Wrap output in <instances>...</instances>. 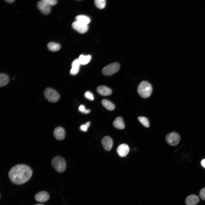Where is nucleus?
Wrapping results in <instances>:
<instances>
[{"instance_id":"nucleus-1","label":"nucleus","mask_w":205,"mask_h":205,"mask_svg":"<svg viewBox=\"0 0 205 205\" xmlns=\"http://www.w3.org/2000/svg\"><path fill=\"white\" fill-rule=\"evenodd\" d=\"M32 174V170L29 167L20 164L13 167L10 169L8 176L13 183L17 184H21L27 182Z\"/></svg>"},{"instance_id":"nucleus-2","label":"nucleus","mask_w":205,"mask_h":205,"mask_svg":"<svg viewBox=\"0 0 205 205\" xmlns=\"http://www.w3.org/2000/svg\"><path fill=\"white\" fill-rule=\"evenodd\" d=\"M137 91L139 94L142 97L147 98L150 96L152 93V87L147 81H143L138 85Z\"/></svg>"},{"instance_id":"nucleus-3","label":"nucleus","mask_w":205,"mask_h":205,"mask_svg":"<svg viewBox=\"0 0 205 205\" xmlns=\"http://www.w3.org/2000/svg\"><path fill=\"white\" fill-rule=\"evenodd\" d=\"M51 164L53 168L58 172L62 173L65 170L66 163L65 159L62 157L57 156L52 159Z\"/></svg>"},{"instance_id":"nucleus-4","label":"nucleus","mask_w":205,"mask_h":205,"mask_svg":"<svg viewBox=\"0 0 205 205\" xmlns=\"http://www.w3.org/2000/svg\"><path fill=\"white\" fill-rule=\"evenodd\" d=\"M44 94L45 98L49 101L52 102H56L60 98L59 93L54 89L48 87L44 91Z\"/></svg>"},{"instance_id":"nucleus-5","label":"nucleus","mask_w":205,"mask_h":205,"mask_svg":"<svg viewBox=\"0 0 205 205\" xmlns=\"http://www.w3.org/2000/svg\"><path fill=\"white\" fill-rule=\"evenodd\" d=\"M120 68V65L117 62H114L110 64L105 67L102 69V73L106 76H110L117 72Z\"/></svg>"},{"instance_id":"nucleus-6","label":"nucleus","mask_w":205,"mask_h":205,"mask_svg":"<svg viewBox=\"0 0 205 205\" xmlns=\"http://www.w3.org/2000/svg\"><path fill=\"white\" fill-rule=\"evenodd\" d=\"M50 0H42L37 3L38 9L44 14L48 15L51 11V5Z\"/></svg>"},{"instance_id":"nucleus-7","label":"nucleus","mask_w":205,"mask_h":205,"mask_svg":"<svg viewBox=\"0 0 205 205\" xmlns=\"http://www.w3.org/2000/svg\"><path fill=\"white\" fill-rule=\"evenodd\" d=\"M165 139L168 144L171 146H175L179 143L180 137L177 133L172 132L168 134L166 136Z\"/></svg>"},{"instance_id":"nucleus-8","label":"nucleus","mask_w":205,"mask_h":205,"mask_svg":"<svg viewBox=\"0 0 205 205\" xmlns=\"http://www.w3.org/2000/svg\"><path fill=\"white\" fill-rule=\"evenodd\" d=\"M72 26L74 29L81 34L85 33L88 29V25L83 24L76 21L72 23Z\"/></svg>"},{"instance_id":"nucleus-9","label":"nucleus","mask_w":205,"mask_h":205,"mask_svg":"<svg viewBox=\"0 0 205 205\" xmlns=\"http://www.w3.org/2000/svg\"><path fill=\"white\" fill-rule=\"evenodd\" d=\"M101 143L105 150L110 151L113 146V141L112 139L109 136H104L101 140Z\"/></svg>"},{"instance_id":"nucleus-10","label":"nucleus","mask_w":205,"mask_h":205,"mask_svg":"<svg viewBox=\"0 0 205 205\" xmlns=\"http://www.w3.org/2000/svg\"><path fill=\"white\" fill-rule=\"evenodd\" d=\"M129 151V146L127 144H125L120 145L116 149V151L118 154L121 157H125L128 154Z\"/></svg>"},{"instance_id":"nucleus-11","label":"nucleus","mask_w":205,"mask_h":205,"mask_svg":"<svg viewBox=\"0 0 205 205\" xmlns=\"http://www.w3.org/2000/svg\"><path fill=\"white\" fill-rule=\"evenodd\" d=\"M53 135L55 138L58 140H62L65 136V132L62 127L58 126L56 127L53 132Z\"/></svg>"},{"instance_id":"nucleus-12","label":"nucleus","mask_w":205,"mask_h":205,"mask_svg":"<svg viewBox=\"0 0 205 205\" xmlns=\"http://www.w3.org/2000/svg\"><path fill=\"white\" fill-rule=\"evenodd\" d=\"M36 200L40 202H44L47 201L49 198V195L47 192L42 191L37 193L35 195Z\"/></svg>"},{"instance_id":"nucleus-13","label":"nucleus","mask_w":205,"mask_h":205,"mask_svg":"<svg viewBox=\"0 0 205 205\" xmlns=\"http://www.w3.org/2000/svg\"><path fill=\"white\" fill-rule=\"evenodd\" d=\"M200 201L199 197L196 195L191 194L188 196L185 200L186 205H196Z\"/></svg>"},{"instance_id":"nucleus-14","label":"nucleus","mask_w":205,"mask_h":205,"mask_svg":"<svg viewBox=\"0 0 205 205\" xmlns=\"http://www.w3.org/2000/svg\"><path fill=\"white\" fill-rule=\"evenodd\" d=\"M80 65L78 59H75L71 63V68L70 71V74L72 75L77 74L79 71Z\"/></svg>"},{"instance_id":"nucleus-15","label":"nucleus","mask_w":205,"mask_h":205,"mask_svg":"<svg viewBox=\"0 0 205 205\" xmlns=\"http://www.w3.org/2000/svg\"><path fill=\"white\" fill-rule=\"evenodd\" d=\"M97 90L99 94L102 96H108L110 95L112 93L111 90L105 86L102 85L98 87Z\"/></svg>"},{"instance_id":"nucleus-16","label":"nucleus","mask_w":205,"mask_h":205,"mask_svg":"<svg viewBox=\"0 0 205 205\" xmlns=\"http://www.w3.org/2000/svg\"><path fill=\"white\" fill-rule=\"evenodd\" d=\"M75 21L83 24L87 25L91 22L90 18L84 15H79L75 18Z\"/></svg>"},{"instance_id":"nucleus-17","label":"nucleus","mask_w":205,"mask_h":205,"mask_svg":"<svg viewBox=\"0 0 205 205\" xmlns=\"http://www.w3.org/2000/svg\"><path fill=\"white\" fill-rule=\"evenodd\" d=\"M113 124L114 126L118 129H123L125 127L123 120L120 117L116 118L114 121Z\"/></svg>"},{"instance_id":"nucleus-18","label":"nucleus","mask_w":205,"mask_h":205,"mask_svg":"<svg viewBox=\"0 0 205 205\" xmlns=\"http://www.w3.org/2000/svg\"><path fill=\"white\" fill-rule=\"evenodd\" d=\"M91 56L90 55H84L81 54L78 59L81 65H85L88 64L91 61Z\"/></svg>"},{"instance_id":"nucleus-19","label":"nucleus","mask_w":205,"mask_h":205,"mask_svg":"<svg viewBox=\"0 0 205 205\" xmlns=\"http://www.w3.org/2000/svg\"><path fill=\"white\" fill-rule=\"evenodd\" d=\"M9 81V76L6 74L1 73L0 74V86L3 87L6 85Z\"/></svg>"},{"instance_id":"nucleus-20","label":"nucleus","mask_w":205,"mask_h":205,"mask_svg":"<svg viewBox=\"0 0 205 205\" xmlns=\"http://www.w3.org/2000/svg\"><path fill=\"white\" fill-rule=\"evenodd\" d=\"M48 49L52 52H56L59 50L61 48L60 45L57 43L50 42L47 45Z\"/></svg>"},{"instance_id":"nucleus-21","label":"nucleus","mask_w":205,"mask_h":205,"mask_svg":"<svg viewBox=\"0 0 205 205\" xmlns=\"http://www.w3.org/2000/svg\"><path fill=\"white\" fill-rule=\"evenodd\" d=\"M101 103L102 105L107 109L112 110L114 109L115 106L110 101L106 99H103Z\"/></svg>"},{"instance_id":"nucleus-22","label":"nucleus","mask_w":205,"mask_h":205,"mask_svg":"<svg viewBox=\"0 0 205 205\" xmlns=\"http://www.w3.org/2000/svg\"><path fill=\"white\" fill-rule=\"evenodd\" d=\"M138 119L139 121L144 126L147 128L149 127V122L146 118L143 116H139L138 117Z\"/></svg>"},{"instance_id":"nucleus-23","label":"nucleus","mask_w":205,"mask_h":205,"mask_svg":"<svg viewBox=\"0 0 205 205\" xmlns=\"http://www.w3.org/2000/svg\"><path fill=\"white\" fill-rule=\"evenodd\" d=\"M95 3L97 8L102 9L105 7L106 1L105 0H96Z\"/></svg>"},{"instance_id":"nucleus-24","label":"nucleus","mask_w":205,"mask_h":205,"mask_svg":"<svg viewBox=\"0 0 205 205\" xmlns=\"http://www.w3.org/2000/svg\"><path fill=\"white\" fill-rule=\"evenodd\" d=\"M78 110L80 112L86 114H88L90 112V110L89 109H86L85 106L83 104H81L79 106Z\"/></svg>"},{"instance_id":"nucleus-25","label":"nucleus","mask_w":205,"mask_h":205,"mask_svg":"<svg viewBox=\"0 0 205 205\" xmlns=\"http://www.w3.org/2000/svg\"><path fill=\"white\" fill-rule=\"evenodd\" d=\"M91 123L88 121L85 124L81 125L80 127V130L83 132L87 131L88 128L90 126Z\"/></svg>"},{"instance_id":"nucleus-26","label":"nucleus","mask_w":205,"mask_h":205,"mask_svg":"<svg viewBox=\"0 0 205 205\" xmlns=\"http://www.w3.org/2000/svg\"><path fill=\"white\" fill-rule=\"evenodd\" d=\"M84 96L87 99L91 100H94V96L92 93L89 91H87L84 94Z\"/></svg>"},{"instance_id":"nucleus-27","label":"nucleus","mask_w":205,"mask_h":205,"mask_svg":"<svg viewBox=\"0 0 205 205\" xmlns=\"http://www.w3.org/2000/svg\"><path fill=\"white\" fill-rule=\"evenodd\" d=\"M199 194L200 198L202 200H205V187L200 190Z\"/></svg>"},{"instance_id":"nucleus-28","label":"nucleus","mask_w":205,"mask_h":205,"mask_svg":"<svg viewBox=\"0 0 205 205\" xmlns=\"http://www.w3.org/2000/svg\"><path fill=\"white\" fill-rule=\"evenodd\" d=\"M201 164L203 167L205 168V159L202 160L201 162Z\"/></svg>"},{"instance_id":"nucleus-29","label":"nucleus","mask_w":205,"mask_h":205,"mask_svg":"<svg viewBox=\"0 0 205 205\" xmlns=\"http://www.w3.org/2000/svg\"><path fill=\"white\" fill-rule=\"evenodd\" d=\"M5 1L8 3H12L15 1V0H6Z\"/></svg>"},{"instance_id":"nucleus-30","label":"nucleus","mask_w":205,"mask_h":205,"mask_svg":"<svg viewBox=\"0 0 205 205\" xmlns=\"http://www.w3.org/2000/svg\"><path fill=\"white\" fill-rule=\"evenodd\" d=\"M35 205H44L42 204H36Z\"/></svg>"}]
</instances>
